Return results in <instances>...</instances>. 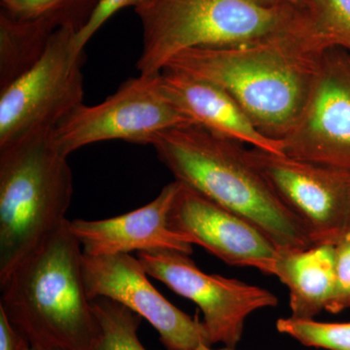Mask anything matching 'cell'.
Instances as JSON below:
<instances>
[{"label":"cell","instance_id":"21","mask_svg":"<svg viewBox=\"0 0 350 350\" xmlns=\"http://www.w3.org/2000/svg\"><path fill=\"white\" fill-rule=\"evenodd\" d=\"M350 308V234L335 245V288L326 312L337 314Z\"/></svg>","mask_w":350,"mask_h":350},{"label":"cell","instance_id":"14","mask_svg":"<svg viewBox=\"0 0 350 350\" xmlns=\"http://www.w3.org/2000/svg\"><path fill=\"white\" fill-rule=\"evenodd\" d=\"M163 92L195 125L251 148L285 155L280 140L258 130L241 105L222 88L174 69L161 71Z\"/></svg>","mask_w":350,"mask_h":350},{"label":"cell","instance_id":"28","mask_svg":"<svg viewBox=\"0 0 350 350\" xmlns=\"http://www.w3.org/2000/svg\"><path fill=\"white\" fill-rule=\"evenodd\" d=\"M56 350H62V349H56Z\"/></svg>","mask_w":350,"mask_h":350},{"label":"cell","instance_id":"20","mask_svg":"<svg viewBox=\"0 0 350 350\" xmlns=\"http://www.w3.org/2000/svg\"><path fill=\"white\" fill-rule=\"evenodd\" d=\"M276 329L306 347L350 350V322L324 323L314 319H297L290 317L278 319Z\"/></svg>","mask_w":350,"mask_h":350},{"label":"cell","instance_id":"5","mask_svg":"<svg viewBox=\"0 0 350 350\" xmlns=\"http://www.w3.org/2000/svg\"><path fill=\"white\" fill-rule=\"evenodd\" d=\"M73 191L68 157L50 137L0 149V282L68 222Z\"/></svg>","mask_w":350,"mask_h":350},{"label":"cell","instance_id":"6","mask_svg":"<svg viewBox=\"0 0 350 350\" xmlns=\"http://www.w3.org/2000/svg\"><path fill=\"white\" fill-rule=\"evenodd\" d=\"M76 31L57 29L42 57L0 90V149L36 137H50L84 105V54L72 48Z\"/></svg>","mask_w":350,"mask_h":350},{"label":"cell","instance_id":"12","mask_svg":"<svg viewBox=\"0 0 350 350\" xmlns=\"http://www.w3.org/2000/svg\"><path fill=\"white\" fill-rule=\"evenodd\" d=\"M170 223L193 245L204 248L229 266L275 275V244L241 216L183 184L170 211Z\"/></svg>","mask_w":350,"mask_h":350},{"label":"cell","instance_id":"2","mask_svg":"<svg viewBox=\"0 0 350 350\" xmlns=\"http://www.w3.org/2000/svg\"><path fill=\"white\" fill-rule=\"evenodd\" d=\"M152 146L175 180L247 220L278 251L314 246L305 224L251 162L246 145L192 124L159 133Z\"/></svg>","mask_w":350,"mask_h":350},{"label":"cell","instance_id":"8","mask_svg":"<svg viewBox=\"0 0 350 350\" xmlns=\"http://www.w3.org/2000/svg\"><path fill=\"white\" fill-rule=\"evenodd\" d=\"M137 258L149 276L199 306L211 347L223 344L225 347L236 349L248 317L257 310L278 305L275 295L265 288L204 273L190 255L153 250L138 252Z\"/></svg>","mask_w":350,"mask_h":350},{"label":"cell","instance_id":"19","mask_svg":"<svg viewBox=\"0 0 350 350\" xmlns=\"http://www.w3.org/2000/svg\"><path fill=\"white\" fill-rule=\"evenodd\" d=\"M327 47L350 53V0H303Z\"/></svg>","mask_w":350,"mask_h":350},{"label":"cell","instance_id":"7","mask_svg":"<svg viewBox=\"0 0 350 350\" xmlns=\"http://www.w3.org/2000/svg\"><path fill=\"white\" fill-rule=\"evenodd\" d=\"M163 92L160 73L126 80L96 105H82L53 131L50 142L62 155L96 142L153 144L163 131L192 125Z\"/></svg>","mask_w":350,"mask_h":350},{"label":"cell","instance_id":"13","mask_svg":"<svg viewBox=\"0 0 350 350\" xmlns=\"http://www.w3.org/2000/svg\"><path fill=\"white\" fill-rule=\"evenodd\" d=\"M180 187V182L174 180L146 206L103 220L75 219L69 221V229L79 241L83 253L92 256L153 250L191 255L193 244L174 231L170 223V211Z\"/></svg>","mask_w":350,"mask_h":350},{"label":"cell","instance_id":"11","mask_svg":"<svg viewBox=\"0 0 350 350\" xmlns=\"http://www.w3.org/2000/svg\"><path fill=\"white\" fill-rule=\"evenodd\" d=\"M285 155L350 172V53L326 51L303 116L282 140Z\"/></svg>","mask_w":350,"mask_h":350},{"label":"cell","instance_id":"3","mask_svg":"<svg viewBox=\"0 0 350 350\" xmlns=\"http://www.w3.org/2000/svg\"><path fill=\"white\" fill-rule=\"evenodd\" d=\"M82 255L68 221L0 282V308L29 344L49 350L93 347L98 325Z\"/></svg>","mask_w":350,"mask_h":350},{"label":"cell","instance_id":"27","mask_svg":"<svg viewBox=\"0 0 350 350\" xmlns=\"http://www.w3.org/2000/svg\"><path fill=\"white\" fill-rule=\"evenodd\" d=\"M345 234H350V217H349V226H347V232H345Z\"/></svg>","mask_w":350,"mask_h":350},{"label":"cell","instance_id":"22","mask_svg":"<svg viewBox=\"0 0 350 350\" xmlns=\"http://www.w3.org/2000/svg\"><path fill=\"white\" fill-rule=\"evenodd\" d=\"M146 1L147 0H98L86 24L79 31L76 32L72 40L73 50L77 54H84L85 46L112 16L126 7L137 8Z\"/></svg>","mask_w":350,"mask_h":350},{"label":"cell","instance_id":"1","mask_svg":"<svg viewBox=\"0 0 350 350\" xmlns=\"http://www.w3.org/2000/svg\"><path fill=\"white\" fill-rule=\"evenodd\" d=\"M328 49L310 21L250 42L186 50L165 68L222 88L258 130L282 142L303 116Z\"/></svg>","mask_w":350,"mask_h":350},{"label":"cell","instance_id":"23","mask_svg":"<svg viewBox=\"0 0 350 350\" xmlns=\"http://www.w3.org/2000/svg\"><path fill=\"white\" fill-rule=\"evenodd\" d=\"M29 344L0 308V350H25Z\"/></svg>","mask_w":350,"mask_h":350},{"label":"cell","instance_id":"26","mask_svg":"<svg viewBox=\"0 0 350 350\" xmlns=\"http://www.w3.org/2000/svg\"><path fill=\"white\" fill-rule=\"evenodd\" d=\"M25 350H49V349H43V347H38V345H32L31 344H29V345H27V349H25Z\"/></svg>","mask_w":350,"mask_h":350},{"label":"cell","instance_id":"25","mask_svg":"<svg viewBox=\"0 0 350 350\" xmlns=\"http://www.w3.org/2000/svg\"><path fill=\"white\" fill-rule=\"evenodd\" d=\"M192 350H234L232 349H229V347H225V349H211V347H209V345H200L199 347H196V349Z\"/></svg>","mask_w":350,"mask_h":350},{"label":"cell","instance_id":"18","mask_svg":"<svg viewBox=\"0 0 350 350\" xmlns=\"http://www.w3.org/2000/svg\"><path fill=\"white\" fill-rule=\"evenodd\" d=\"M92 303L98 330L91 350H146L138 337L139 315L109 299Z\"/></svg>","mask_w":350,"mask_h":350},{"label":"cell","instance_id":"9","mask_svg":"<svg viewBox=\"0 0 350 350\" xmlns=\"http://www.w3.org/2000/svg\"><path fill=\"white\" fill-rule=\"evenodd\" d=\"M251 162L305 224L314 245H336L350 217V172L248 148Z\"/></svg>","mask_w":350,"mask_h":350},{"label":"cell","instance_id":"10","mask_svg":"<svg viewBox=\"0 0 350 350\" xmlns=\"http://www.w3.org/2000/svg\"><path fill=\"white\" fill-rule=\"evenodd\" d=\"M82 273L90 300L109 299L137 313L158 332L167 350H192L200 345H209L202 322L167 301L152 285L138 258L83 253Z\"/></svg>","mask_w":350,"mask_h":350},{"label":"cell","instance_id":"15","mask_svg":"<svg viewBox=\"0 0 350 350\" xmlns=\"http://www.w3.org/2000/svg\"><path fill=\"white\" fill-rule=\"evenodd\" d=\"M289 290L291 317L314 319L327 310L335 288V245L278 251L275 275Z\"/></svg>","mask_w":350,"mask_h":350},{"label":"cell","instance_id":"17","mask_svg":"<svg viewBox=\"0 0 350 350\" xmlns=\"http://www.w3.org/2000/svg\"><path fill=\"white\" fill-rule=\"evenodd\" d=\"M98 0H0L1 12L14 19L43 22L76 32L84 27Z\"/></svg>","mask_w":350,"mask_h":350},{"label":"cell","instance_id":"24","mask_svg":"<svg viewBox=\"0 0 350 350\" xmlns=\"http://www.w3.org/2000/svg\"><path fill=\"white\" fill-rule=\"evenodd\" d=\"M266 6L288 5L304 8L303 0H251Z\"/></svg>","mask_w":350,"mask_h":350},{"label":"cell","instance_id":"4","mask_svg":"<svg viewBox=\"0 0 350 350\" xmlns=\"http://www.w3.org/2000/svg\"><path fill=\"white\" fill-rule=\"evenodd\" d=\"M135 10L142 27V75H159L186 50L250 42L312 21L305 8L251 0H147Z\"/></svg>","mask_w":350,"mask_h":350},{"label":"cell","instance_id":"16","mask_svg":"<svg viewBox=\"0 0 350 350\" xmlns=\"http://www.w3.org/2000/svg\"><path fill=\"white\" fill-rule=\"evenodd\" d=\"M57 27L0 13V90L31 69L47 50Z\"/></svg>","mask_w":350,"mask_h":350}]
</instances>
